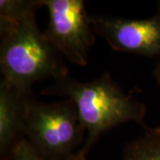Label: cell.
Masks as SVG:
<instances>
[{
	"label": "cell",
	"instance_id": "cell-1",
	"mask_svg": "<svg viewBox=\"0 0 160 160\" xmlns=\"http://www.w3.org/2000/svg\"><path fill=\"white\" fill-rule=\"evenodd\" d=\"M41 93L74 102L86 131V142L81 148L86 153L103 133L119 125L134 122L144 129L148 128L145 124L146 105L124 91L109 72L86 82L68 75L54 80Z\"/></svg>",
	"mask_w": 160,
	"mask_h": 160
},
{
	"label": "cell",
	"instance_id": "cell-2",
	"mask_svg": "<svg viewBox=\"0 0 160 160\" xmlns=\"http://www.w3.org/2000/svg\"><path fill=\"white\" fill-rule=\"evenodd\" d=\"M0 70L2 79L27 94H32V86L38 82L69 75L62 55L40 30L36 11L1 38Z\"/></svg>",
	"mask_w": 160,
	"mask_h": 160
},
{
	"label": "cell",
	"instance_id": "cell-3",
	"mask_svg": "<svg viewBox=\"0 0 160 160\" xmlns=\"http://www.w3.org/2000/svg\"><path fill=\"white\" fill-rule=\"evenodd\" d=\"M86 131L75 102H54L29 98L26 115V140L46 160H67L84 146Z\"/></svg>",
	"mask_w": 160,
	"mask_h": 160
},
{
	"label": "cell",
	"instance_id": "cell-4",
	"mask_svg": "<svg viewBox=\"0 0 160 160\" xmlns=\"http://www.w3.org/2000/svg\"><path fill=\"white\" fill-rule=\"evenodd\" d=\"M41 5L48 12L47 40L70 63L86 66L95 32L85 1L41 0Z\"/></svg>",
	"mask_w": 160,
	"mask_h": 160
},
{
	"label": "cell",
	"instance_id": "cell-5",
	"mask_svg": "<svg viewBox=\"0 0 160 160\" xmlns=\"http://www.w3.org/2000/svg\"><path fill=\"white\" fill-rule=\"evenodd\" d=\"M95 34L117 52L144 57L160 56V15L127 19L110 15H90Z\"/></svg>",
	"mask_w": 160,
	"mask_h": 160
},
{
	"label": "cell",
	"instance_id": "cell-6",
	"mask_svg": "<svg viewBox=\"0 0 160 160\" xmlns=\"http://www.w3.org/2000/svg\"><path fill=\"white\" fill-rule=\"evenodd\" d=\"M32 94L22 93L0 81V159L13 160L20 144L26 140V115Z\"/></svg>",
	"mask_w": 160,
	"mask_h": 160
},
{
	"label": "cell",
	"instance_id": "cell-7",
	"mask_svg": "<svg viewBox=\"0 0 160 160\" xmlns=\"http://www.w3.org/2000/svg\"><path fill=\"white\" fill-rule=\"evenodd\" d=\"M122 160H160V126L148 127L142 135L127 143Z\"/></svg>",
	"mask_w": 160,
	"mask_h": 160
},
{
	"label": "cell",
	"instance_id": "cell-8",
	"mask_svg": "<svg viewBox=\"0 0 160 160\" xmlns=\"http://www.w3.org/2000/svg\"><path fill=\"white\" fill-rule=\"evenodd\" d=\"M41 5V0H1L0 36L3 38L17 27L31 12Z\"/></svg>",
	"mask_w": 160,
	"mask_h": 160
},
{
	"label": "cell",
	"instance_id": "cell-9",
	"mask_svg": "<svg viewBox=\"0 0 160 160\" xmlns=\"http://www.w3.org/2000/svg\"><path fill=\"white\" fill-rule=\"evenodd\" d=\"M13 160H46L37 153L27 140L20 144L14 155Z\"/></svg>",
	"mask_w": 160,
	"mask_h": 160
},
{
	"label": "cell",
	"instance_id": "cell-10",
	"mask_svg": "<svg viewBox=\"0 0 160 160\" xmlns=\"http://www.w3.org/2000/svg\"><path fill=\"white\" fill-rule=\"evenodd\" d=\"M157 12L159 13L160 15V1L158 3V10H157ZM152 76H153V78L156 80V83L160 86V56L159 60H158V62L156 67H155L154 70H153Z\"/></svg>",
	"mask_w": 160,
	"mask_h": 160
},
{
	"label": "cell",
	"instance_id": "cell-11",
	"mask_svg": "<svg viewBox=\"0 0 160 160\" xmlns=\"http://www.w3.org/2000/svg\"><path fill=\"white\" fill-rule=\"evenodd\" d=\"M67 160H87V153L82 149H80Z\"/></svg>",
	"mask_w": 160,
	"mask_h": 160
}]
</instances>
